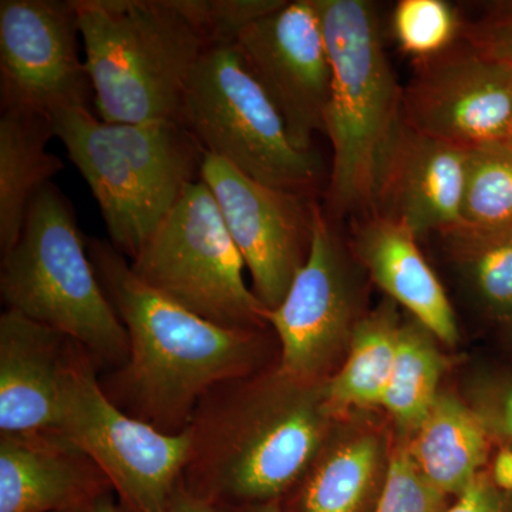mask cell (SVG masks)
<instances>
[{"mask_svg":"<svg viewBox=\"0 0 512 512\" xmlns=\"http://www.w3.org/2000/svg\"><path fill=\"white\" fill-rule=\"evenodd\" d=\"M107 299L127 330L130 355L100 380L128 416L168 434L190 429L198 404L221 384L255 375L262 330L215 325L144 285L120 251L86 237Z\"/></svg>","mask_w":512,"mask_h":512,"instance_id":"6da1fadb","label":"cell"},{"mask_svg":"<svg viewBox=\"0 0 512 512\" xmlns=\"http://www.w3.org/2000/svg\"><path fill=\"white\" fill-rule=\"evenodd\" d=\"M326 382H303L276 367L215 387L192 419L185 487L220 508L278 501L332 431Z\"/></svg>","mask_w":512,"mask_h":512,"instance_id":"7a4b0ae2","label":"cell"},{"mask_svg":"<svg viewBox=\"0 0 512 512\" xmlns=\"http://www.w3.org/2000/svg\"><path fill=\"white\" fill-rule=\"evenodd\" d=\"M316 3L332 70L325 114L332 171L323 208L332 220L363 218L375 210L384 165L403 123V87L384 52L373 3Z\"/></svg>","mask_w":512,"mask_h":512,"instance_id":"3957f363","label":"cell"},{"mask_svg":"<svg viewBox=\"0 0 512 512\" xmlns=\"http://www.w3.org/2000/svg\"><path fill=\"white\" fill-rule=\"evenodd\" d=\"M106 123H181L188 87L211 43L183 0H73Z\"/></svg>","mask_w":512,"mask_h":512,"instance_id":"277c9868","label":"cell"},{"mask_svg":"<svg viewBox=\"0 0 512 512\" xmlns=\"http://www.w3.org/2000/svg\"><path fill=\"white\" fill-rule=\"evenodd\" d=\"M52 126L99 204L110 244L131 259L201 180L204 150L181 123H106L70 109L53 114Z\"/></svg>","mask_w":512,"mask_h":512,"instance_id":"5b68a950","label":"cell"},{"mask_svg":"<svg viewBox=\"0 0 512 512\" xmlns=\"http://www.w3.org/2000/svg\"><path fill=\"white\" fill-rule=\"evenodd\" d=\"M0 295L8 309L69 336L97 367L127 362V330L97 278L72 204L53 183L36 195L19 241L2 255Z\"/></svg>","mask_w":512,"mask_h":512,"instance_id":"8992f818","label":"cell"},{"mask_svg":"<svg viewBox=\"0 0 512 512\" xmlns=\"http://www.w3.org/2000/svg\"><path fill=\"white\" fill-rule=\"evenodd\" d=\"M181 124L205 154L256 183L303 197L319 183L318 154L293 146L281 114L235 45L205 52L188 87Z\"/></svg>","mask_w":512,"mask_h":512,"instance_id":"52a82bcc","label":"cell"},{"mask_svg":"<svg viewBox=\"0 0 512 512\" xmlns=\"http://www.w3.org/2000/svg\"><path fill=\"white\" fill-rule=\"evenodd\" d=\"M130 266L148 288L215 325L268 326L266 309L245 284L244 259L202 180L185 188Z\"/></svg>","mask_w":512,"mask_h":512,"instance_id":"ba28073f","label":"cell"},{"mask_svg":"<svg viewBox=\"0 0 512 512\" xmlns=\"http://www.w3.org/2000/svg\"><path fill=\"white\" fill-rule=\"evenodd\" d=\"M53 431L92 458L117 494L120 512H165L191 457V429L164 433L120 410L104 393L92 357L77 343Z\"/></svg>","mask_w":512,"mask_h":512,"instance_id":"9c48e42d","label":"cell"},{"mask_svg":"<svg viewBox=\"0 0 512 512\" xmlns=\"http://www.w3.org/2000/svg\"><path fill=\"white\" fill-rule=\"evenodd\" d=\"M313 228L308 259L284 301L265 311L279 348V369L303 382H325L348 352L357 318V293L335 220L312 202Z\"/></svg>","mask_w":512,"mask_h":512,"instance_id":"30bf717a","label":"cell"},{"mask_svg":"<svg viewBox=\"0 0 512 512\" xmlns=\"http://www.w3.org/2000/svg\"><path fill=\"white\" fill-rule=\"evenodd\" d=\"M80 39L73 0H2V111L52 119L57 111L90 109L93 87L80 57Z\"/></svg>","mask_w":512,"mask_h":512,"instance_id":"8fae6325","label":"cell"},{"mask_svg":"<svg viewBox=\"0 0 512 512\" xmlns=\"http://www.w3.org/2000/svg\"><path fill=\"white\" fill-rule=\"evenodd\" d=\"M201 180L217 201L229 234L266 311L278 308L308 259L312 202L251 180L220 157L205 154Z\"/></svg>","mask_w":512,"mask_h":512,"instance_id":"7c38bea8","label":"cell"},{"mask_svg":"<svg viewBox=\"0 0 512 512\" xmlns=\"http://www.w3.org/2000/svg\"><path fill=\"white\" fill-rule=\"evenodd\" d=\"M238 52L281 114L293 146L313 151L325 134L330 59L316 0L284 2L239 33Z\"/></svg>","mask_w":512,"mask_h":512,"instance_id":"4fadbf2b","label":"cell"},{"mask_svg":"<svg viewBox=\"0 0 512 512\" xmlns=\"http://www.w3.org/2000/svg\"><path fill=\"white\" fill-rule=\"evenodd\" d=\"M403 121L464 150L505 144L512 131V66L464 42L417 62L403 87Z\"/></svg>","mask_w":512,"mask_h":512,"instance_id":"5bb4252c","label":"cell"},{"mask_svg":"<svg viewBox=\"0 0 512 512\" xmlns=\"http://www.w3.org/2000/svg\"><path fill=\"white\" fill-rule=\"evenodd\" d=\"M467 157L468 150L417 133L403 121L373 212L403 222L417 237L458 227L463 224Z\"/></svg>","mask_w":512,"mask_h":512,"instance_id":"9a60e30c","label":"cell"},{"mask_svg":"<svg viewBox=\"0 0 512 512\" xmlns=\"http://www.w3.org/2000/svg\"><path fill=\"white\" fill-rule=\"evenodd\" d=\"M110 493L92 458L56 431L0 436V512H82Z\"/></svg>","mask_w":512,"mask_h":512,"instance_id":"2e32d148","label":"cell"},{"mask_svg":"<svg viewBox=\"0 0 512 512\" xmlns=\"http://www.w3.org/2000/svg\"><path fill=\"white\" fill-rule=\"evenodd\" d=\"M74 340L6 309L0 316V431L56 429Z\"/></svg>","mask_w":512,"mask_h":512,"instance_id":"e0dca14e","label":"cell"},{"mask_svg":"<svg viewBox=\"0 0 512 512\" xmlns=\"http://www.w3.org/2000/svg\"><path fill=\"white\" fill-rule=\"evenodd\" d=\"M417 238L403 222L373 212L357 224L355 251L372 281L392 302L402 305L434 338L454 345L458 328L453 306L421 254Z\"/></svg>","mask_w":512,"mask_h":512,"instance_id":"ac0fdd59","label":"cell"},{"mask_svg":"<svg viewBox=\"0 0 512 512\" xmlns=\"http://www.w3.org/2000/svg\"><path fill=\"white\" fill-rule=\"evenodd\" d=\"M386 437L379 430L332 436L299 481L292 512H367L382 493L389 468Z\"/></svg>","mask_w":512,"mask_h":512,"instance_id":"d6986e66","label":"cell"},{"mask_svg":"<svg viewBox=\"0 0 512 512\" xmlns=\"http://www.w3.org/2000/svg\"><path fill=\"white\" fill-rule=\"evenodd\" d=\"M56 137L52 119L26 111L6 110L0 117V249L15 247L33 200L63 170L47 151Z\"/></svg>","mask_w":512,"mask_h":512,"instance_id":"ffe728a7","label":"cell"},{"mask_svg":"<svg viewBox=\"0 0 512 512\" xmlns=\"http://www.w3.org/2000/svg\"><path fill=\"white\" fill-rule=\"evenodd\" d=\"M407 441L423 476L447 497L463 493L487 470L493 443L468 403L451 393H440Z\"/></svg>","mask_w":512,"mask_h":512,"instance_id":"44dd1931","label":"cell"},{"mask_svg":"<svg viewBox=\"0 0 512 512\" xmlns=\"http://www.w3.org/2000/svg\"><path fill=\"white\" fill-rule=\"evenodd\" d=\"M392 303L357 322L342 366L326 382L333 416L348 409L382 407L402 328Z\"/></svg>","mask_w":512,"mask_h":512,"instance_id":"7402d4cb","label":"cell"},{"mask_svg":"<svg viewBox=\"0 0 512 512\" xmlns=\"http://www.w3.org/2000/svg\"><path fill=\"white\" fill-rule=\"evenodd\" d=\"M444 359L429 330L419 322L402 323L396 360L382 407L402 437L410 439L440 396Z\"/></svg>","mask_w":512,"mask_h":512,"instance_id":"603a6c76","label":"cell"},{"mask_svg":"<svg viewBox=\"0 0 512 512\" xmlns=\"http://www.w3.org/2000/svg\"><path fill=\"white\" fill-rule=\"evenodd\" d=\"M441 235L485 308L500 320L510 315L512 224L498 228L461 224Z\"/></svg>","mask_w":512,"mask_h":512,"instance_id":"cb8c5ba5","label":"cell"},{"mask_svg":"<svg viewBox=\"0 0 512 512\" xmlns=\"http://www.w3.org/2000/svg\"><path fill=\"white\" fill-rule=\"evenodd\" d=\"M512 224V147L493 144L468 150L463 225Z\"/></svg>","mask_w":512,"mask_h":512,"instance_id":"d4e9b609","label":"cell"},{"mask_svg":"<svg viewBox=\"0 0 512 512\" xmlns=\"http://www.w3.org/2000/svg\"><path fill=\"white\" fill-rule=\"evenodd\" d=\"M392 22L400 49L416 62L446 52L463 30L456 10L444 0H402Z\"/></svg>","mask_w":512,"mask_h":512,"instance_id":"484cf974","label":"cell"},{"mask_svg":"<svg viewBox=\"0 0 512 512\" xmlns=\"http://www.w3.org/2000/svg\"><path fill=\"white\" fill-rule=\"evenodd\" d=\"M447 495L423 476L403 439L393 447L389 468L373 512H444Z\"/></svg>","mask_w":512,"mask_h":512,"instance_id":"4316f807","label":"cell"},{"mask_svg":"<svg viewBox=\"0 0 512 512\" xmlns=\"http://www.w3.org/2000/svg\"><path fill=\"white\" fill-rule=\"evenodd\" d=\"M285 0H183L192 22L211 46L234 45L247 26L274 12Z\"/></svg>","mask_w":512,"mask_h":512,"instance_id":"83f0119b","label":"cell"},{"mask_svg":"<svg viewBox=\"0 0 512 512\" xmlns=\"http://www.w3.org/2000/svg\"><path fill=\"white\" fill-rule=\"evenodd\" d=\"M468 406L477 414L491 440L512 448V375L500 373L473 384Z\"/></svg>","mask_w":512,"mask_h":512,"instance_id":"f1b7e54d","label":"cell"},{"mask_svg":"<svg viewBox=\"0 0 512 512\" xmlns=\"http://www.w3.org/2000/svg\"><path fill=\"white\" fill-rule=\"evenodd\" d=\"M461 36L483 55L512 66V2L488 6L483 16L463 26Z\"/></svg>","mask_w":512,"mask_h":512,"instance_id":"f546056e","label":"cell"},{"mask_svg":"<svg viewBox=\"0 0 512 512\" xmlns=\"http://www.w3.org/2000/svg\"><path fill=\"white\" fill-rule=\"evenodd\" d=\"M444 512H512V493L498 488L487 468Z\"/></svg>","mask_w":512,"mask_h":512,"instance_id":"4dcf8cb0","label":"cell"},{"mask_svg":"<svg viewBox=\"0 0 512 512\" xmlns=\"http://www.w3.org/2000/svg\"><path fill=\"white\" fill-rule=\"evenodd\" d=\"M165 512H221V508L207 498L192 493L184 483H181Z\"/></svg>","mask_w":512,"mask_h":512,"instance_id":"1f68e13d","label":"cell"},{"mask_svg":"<svg viewBox=\"0 0 512 512\" xmlns=\"http://www.w3.org/2000/svg\"><path fill=\"white\" fill-rule=\"evenodd\" d=\"M491 480L501 490L512 493V448L500 446L488 467Z\"/></svg>","mask_w":512,"mask_h":512,"instance_id":"d6a6232c","label":"cell"},{"mask_svg":"<svg viewBox=\"0 0 512 512\" xmlns=\"http://www.w3.org/2000/svg\"><path fill=\"white\" fill-rule=\"evenodd\" d=\"M82 512H120L119 505L114 503L113 493L104 495L101 500L97 501L92 507Z\"/></svg>","mask_w":512,"mask_h":512,"instance_id":"836d02e7","label":"cell"},{"mask_svg":"<svg viewBox=\"0 0 512 512\" xmlns=\"http://www.w3.org/2000/svg\"><path fill=\"white\" fill-rule=\"evenodd\" d=\"M239 512H285L282 510L279 501H271V503L248 505V507H242Z\"/></svg>","mask_w":512,"mask_h":512,"instance_id":"e575fe53","label":"cell"},{"mask_svg":"<svg viewBox=\"0 0 512 512\" xmlns=\"http://www.w3.org/2000/svg\"><path fill=\"white\" fill-rule=\"evenodd\" d=\"M501 323L504 325L505 333H507L508 339L512 342V312L510 315L505 316L504 319H501Z\"/></svg>","mask_w":512,"mask_h":512,"instance_id":"d590c367","label":"cell"},{"mask_svg":"<svg viewBox=\"0 0 512 512\" xmlns=\"http://www.w3.org/2000/svg\"><path fill=\"white\" fill-rule=\"evenodd\" d=\"M505 144H508V146H511V147H512V131H511V136H510V138H508V141H507V143H505Z\"/></svg>","mask_w":512,"mask_h":512,"instance_id":"8d00e7d4","label":"cell"}]
</instances>
